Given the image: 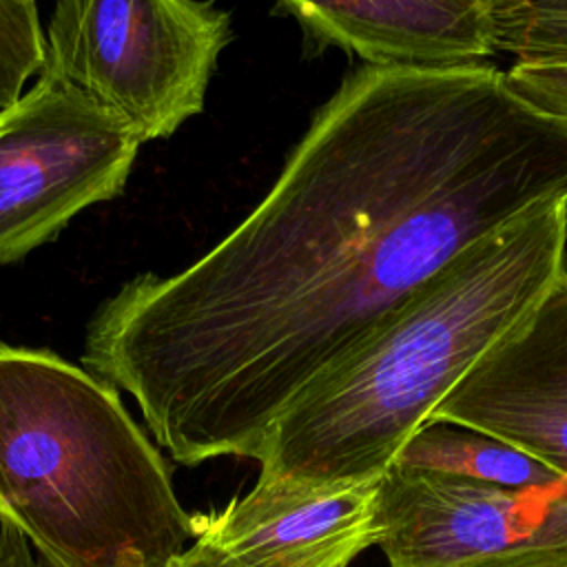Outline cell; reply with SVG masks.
Wrapping results in <instances>:
<instances>
[{
  "instance_id": "cell-8",
  "label": "cell",
  "mask_w": 567,
  "mask_h": 567,
  "mask_svg": "<svg viewBox=\"0 0 567 567\" xmlns=\"http://www.w3.org/2000/svg\"><path fill=\"white\" fill-rule=\"evenodd\" d=\"M379 478L301 485L259 481L221 509L193 514L195 540L237 567H350L377 545Z\"/></svg>"
},
{
  "instance_id": "cell-3",
  "label": "cell",
  "mask_w": 567,
  "mask_h": 567,
  "mask_svg": "<svg viewBox=\"0 0 567 567\" xmlns=\"http://www.w3.org/2000/svg\"><path fill=\"white\" fill-rule=\"evenodd\" d=\"M0 518L44 567H166L195 538L168 465L117 388L0 343Z\"/></svg>"
},
{
  "instance_id": "cell-7",
  "label": "cell",
  "mask_w": 567,
  "mask_h": 567,
  "mask_svg": "<svg viewBox=\"0 0 567 567\" xmlns=\"http://www.w3.org/2000/svg\"><path fill=\"white\" fill-rule=\"evenodd\" d=\"M427 423L487 434L567 481V272L467 370Z\"/></svg>"
},
{
  "instance_id": "cell-2",
  "label": "cell",
  "mask_w": 567,
  "mask_h": 567,
  "mask_svg": "<svg viewBox=\"0 0 567 567\" xmlns=\"http://www.w3.org/2000/svg\"><path fill=\"white\" fill-rule=\"evenodd\" d=\"M567 272V199L474 241L272 425L259 481L381 478L467 370Z\"/></svg>"
},
{
  "instance_id": "cell-5",
  "label": "cell",
  "mask_w": 567,
  "mask_h": 567,
  "mask_svg": "<svg viewBox=\"0 0 567 567\" xmlns=\"http://www.w3.org/2000/svg\"><path fill=\"white\" fill-rule=\"evenodd\" d=\"M140 146L122 117L38 75L0 111V266L55 239L82 210L115 199Z\"/></svg>"
},
{
  "instance_id": "cell-15",
  "label": "cell",
  "mask_w": 567,
  "mask_h": 567,
  "mask_svg": "<svg viewBox=\"0 0 567 567\" xmlns=\"http://www.w3.org/2000/svg\"><path fill=\"white\" fill-rule=\"evenodd\" d=\"M0 567H42L31 551L29 540L0 518Z\"/></svg>"
},
{
  "instance_id": "cell-14",
  "label": "cell",
  "mask_w": 567,
  "mask_h": 567,
  "mask_svg": "<svg viewBox=\"0 0 567 567\" xmlns=\"http://www.w3.org/2000/svg\"><path fill=\"white\" fill-rule=\"evenodd\" d=\"M439 567H567V545L518 547Z\"/></svg>"
},
{
  "instance_id": "cell-4",
  "label": "cell",
  "mask_w": 567,
  "mask_h": 567,
  "mask_svg": "<svg viewBox=\"0 0 567 567\" xmlns=\"http://www.w3.org/2000/svg\"><path fill=\"white\" fill-rule=\"evenodd\" d=\"M230 40L215 0H55L40 75L82 91L144 144L204 111Z\"/></svg>"
},
{
  "instance_id": "cell-10",
  "label": "cell",
  "mask_w": 567,
  "mask_h": 567,
  "mask_svg": "<svg viewBox=\"0 0 567 567\" xmlns=\"http://www.w3.org/2000/svg\"><path fill=\"white\" fill-rule=\"evenodd\" d=\"M392 465L443 472L509 487L567 485L558 472L525 452L487 434L450 423L423 425L403 445Z\"/></svg>"
},
{
  "instance_id": "cell-12",
  "label": "cell",
  "mask_w": 567,
  "mask_h": 567,
  "mask_svg": "<svg viewBox=\"0 0 567 567\" xmlns=\"http://www.w3.org/2000/svg\"><path fill=\"white\" fill-rule=\"evenodd\" d=\"M44 29L35 0H0V111L24 93L29 78L40 75Z\"/></svg>"
},
{
  "instance_id": "cell-1",
  "label": "cell",
  "mask_w": 567,
  "mask_h": 567,
  "mask_svg": "<svg viewBox=\"0 0 567 567\" xmlns=\"http://www.w3.org/2000/svg\"><path fill=\"white\" fill-rule=\"evenodd\" d=\"M556 199L567 122L505 71L361 64L219 244L97 306L82 363L173 461H257L295 399L458 252Z\"/></svg>"
},
{
  "instance_id": "cell-13",
  "label": "cell",
  "mask_w": 567,
  "mask_h": 567,
  "mask_svg": "<svg viewBox=\"0 0 567 567\" xmlns=\"http://www.w3.org/2000/svg\"><path fill=\"white\" fill-rule=\"evenodd\" d=\"M505 75L529 106L567 122V62H514Z\"/></svg>"
},
{
  "instance_id": "cell-9",
  "label": "cell",
  "mask_w": 567,
  "mask_h": 567,
  "mask_svg": "<svg viewBox=\"0 0 567 567\" xmlns=\"http://www.w3.org/2000/svg\"><path fill=\"white\" fill-rule=\"evenodd\" d=\"M310 51L374 66H470L496 55L494 0H277Z\"/></svg>"
},
{
  "instance_id": "cell-11",
  "label": "cell",
  "mask_w": 567,
  "mask_h": 567,
  "mask_svg": "<svg viewBox=\"0 0 567 567\" xmlns=\"http://www.w3.org/2000/svg\"><path fill=\"white\" fill-rule=\"evenodd\" d=\"M494 40L514 62H567V0H494Z\"/></svg>"
},
{
  "instance_id": "cell-16",
  "label": "cell",
  "mask_w": 567,
  "mask_h": 567,
  "mask_svg": "<svg viewBox=\"0 0 567 567\" xmlns=\"http://www.w3.org/2000/svg\"><path fill=\"white\" fill-rule=\"evenodd\" d=\"M166 567H237V565L217 547L204 540H195L188 549L177 554Z\"/></svg>"
},
{
  "instance_id": "cell-6",
  "label": "cell",
  "mask_w": 567,
  "mask_h": 567,
  "mask_svg": "<svg viewBox=\"0 0 567 567\" xmlns=\"http://www.w3.org/2000/svg\"><path fill=\"white\" fill-rule=\"evenodd\" d=\"M379 540L390 567H439L474 556L567 545V485L509 487L390 465L379 478Z\"/></svg>"
}]
</instances>
